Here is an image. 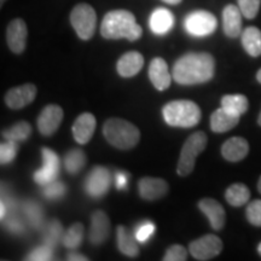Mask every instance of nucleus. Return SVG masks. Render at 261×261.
I'll return each mask as SVG.
<instances>
[{
  "label": "nucleus",
  "mask_w": 261,
  "mask_h": 261,
  "mask_svg": "<svg viewBox=\"0 0 261 261\" xmlns=\"http://www.w3.org/2000/svg\"><path fill=\"white\" fill-rule=\"evenodd\" d=\"M169 191L168 182L162 178L144 177L138 181V192L146 201H155L165 197Z\"/></svg>",
  "instance_id": "obj_14"
},
{
  "label": "nucleus",
  "mask_w": 261,
  "mask_h": 261,
  "mask_svg": "<svg viewBox=\"0 0 261 261\" xmlns=\"http://www.w3.org/2000/svg\"><path fill=\"white\" fill-rule=\"evenodd\" d=\"M162 2H165L166 4L169 5H177L179 3H181V0H162Z\"/></svg>",
  "instance_id": "obj_42"
},
{
  "label": "nucleus",
  "mask_w": 261,
  "mask_h": 261,
  "mask_svg": "<svg viewBox=\"0 0 261 261\" xmlns=\"http://www.w3.org/2000/svg\"><path fill=\"white\" fill-rule=\"evenodd\" d=\"M155 226L151 223H145L142 226H139L138 230L136 232V238L138 240V242H146L149 240L150 236L154 233Z\"/></svg>",
  "instance_id": "obj_39"
},
{
  "label": "nucleus",
  "mask_w": 261,
  "mask_h": 261,
  "mask_svg": "<svg viewBox=\"0 0 261 261\" xmlns=\"http://www.w3.org/2000/svg\"><path fill=\"white\" fill-rule=\"evenodd\" d=\"M187 259L188 250L181 244H174V246L169 247L163 256V261H185Z\"/></svg>",
  "instance_id": "obj_35"
},
{
  "label": "nucleus",
  "mask_w": 261,
  "mask_h": 261,
  "mask_svg": "<svg viewBox=\"0 0 261 261\" xmlns=\"http://www.w3.org/2000/svg\"><path fill=\"white\" fill-rule=\"evenodd\" d=\"M41 155L42 167L34 173V180L39 185L45 187L56 180L58 172H60V158L56 152L48 148H42Z\"/></svg>",
  "instance_id": "obj_10"
},
{
  "label": "nucleus",
  "mask_w": 261,
  "mask_h": 261,
  "mask_svg": "<svg viewBox=\"0 0 261 261\" xmlns=\"http://www.w3.org/2000/svg\"><path fill=\"white\" fill-rule=\"evenodd\" d=\"M163 119L167 125L180 128H191L201 121V109L192 100H172L162 109Z\"/></svg>",
  "instance_id": "obj_4"
},
{
  "label": "nucleus",
  "mask_w": 261,
  "mask_h": 261,
  "mask_svg": "<svg viewBox=\"0 0 261 261\" xmlns=\"http://www.w3.org/2000/svg\"><path fill=\"white\" fill-rule=\"evenodd\" d=\"M257 253H259L260 256H261V242H260L259 246H257Z\"/></svg>",
  "instance_id": "obj_45"
},
{
  "label": "nucleus",
  "mask_w": 261,
  "mask_h": 261,
  "mask_svg": "<svg viewBox=\"0 0 261 261\" xmlns=\"http://www.w3.org/2000/svg\"><path fill=\"white\" fill-rule=\"evenodd\" d=\"M117 248L120 253H122L126 256H137L139 254L138 240L136 236H132V233L122 225L117 226Z\"/></svg>",
  "instance_id": "obj_24"
},
{
  "label": "nucleus",
  "mask_w": 261,
  "mask_h": 261,
  "mask_svg": "<svg viewBox=\"0 0 261 261\" xmlns=\"http://www.w3.org/2000/svg\"><path fill=\"white\" fill-rule=\"evenodd\" d=\"M102 37L110 40L127 39L136 41L142 38L143 29L137 23L135 15L127 10H114L104 16L100 25Z\"/></svg>",
  "instance_id": "obj_2"
},
{
  "label": "nucleus",
  "mask_w": 261,
  "mask_h": 261,
  "mask_svg": "<svg viewBox=\"0 0 261 261\" xmlns=\"http://www.w3.org/2000/svg\"><path fill=\"white\" fill-rule=\"evenodd\" d=\"M97 121L94 115L91 113H84L75 120L71 132L75 142L79 144H87L94 135Z\"/></svg>",
  "instance_id": "obj_16"
},
{
  "label": "nucleus",
  "mask_w": 261,
  "mask_h": 261,
  "mask_svg": "<svg viewBox=\"0 0 261 261\" xmlns=\"http://www.w3.org/2000/svg\"><path fill=\"white\" fill-rule=\"evenodd\" d=\"M149 79L158 91H165L171 86L172 76L168 65L161 57H155L149 65Z\"/></svg>",
  "instance_id": "obj_18"
},
{
  "label": "nucleus",
  "mask_w": 261,
  "mask_h": 261,
  "mask_svg": "<svg viewBox=\"0 0 261 261\" xmlns=\"http://www.w3.org/2000/svg\"><path fill=\"white\" fill-rule=\"evenodd\" d=\"M110 220L102 211H96L91 217L90 242L93 246H100L109 238Z\"/></svg>",
  "instance_id": "obj_15"
},
{
  "label": "nucleus",
  "mask_w": 261,
  "mask_h": 261,
  "mask_svg": "<svg viewBox=\"0 0 261 261\" xmlns=\"http://www.w3.org/2000/svg\"><path fill=\"white\" fill-rule=\"evenodd\" d=\"M185 29L194 37H207L214 33L218 22L213 14L208 11H194L185 18Z\"/></svg>",
  "instance_id": "obj_7"
},
{
  "label": "nucleus",
  "mask_w": 261,
  "mask_h": 261,
  "mask_svg": "<svg viewBox=\"0 0 261 261\" xmlns=\"http://www.w3.org/2000/svg\"><path fill=\"white\" fill-rule=\"evenodd\" d=\"M257 123H259V126H261V112H260L259 117H257Z\"/></svg>",
  "instance_id": "obj_46"
},
{
  "label": "nucleus",
  "mask_w": 261,
  "mask_h": 261,
  "mask_svg": "<svg viewBox=\"0 0 261 261\" xmlns=\"http://www.w3.org/2000/svg\"><path fill=\"white\" fill-rule=\"evenodd\" d=\"M223 241L215 234H204L192 241L189 246L190 254L196 260L207 261L218 256L223 250Z\"/></svg>",
  "instance_id": "obj_8"
},
{
  "label": "nucleus",
  "mask_w": 261,
  "mask_h": 261,
  "mask_svg": "<svg viewBox=\"0 0 261 261\" xmlns=\"http://www.w3.org/2000/svg\"><path fill=\"white\" fill-rule=\"evenodd\" d=\"M6 2V0H0V5H2L3 6V4H4V3Z\"/></svg>",
  "instance_id": "obj_47"
},
{
  "label": "nucleus",
  "mask_w": 261,
  "mask_h": 261,
  "mask_svg": "<svg viewBox=\"0 0 261 261\" xmlns=\"http://www.w3.org/2000/svg\"><path fill=\"white\" fill-rule=\"evenodd\" d=\"M223 28L228 38H237L242 33V12L236 5H226L223 11Z\"/></svg>",
  "instance_id": "obj_21"
},
{
  "label": "nucleus",
  "mask_w": 261,
  "mask_h": 261,
  "mask_svg": "<svg viewBox=\"0 0 261 261\" xmlns=\"http://www.w3.org/2000/svg\"><path fill=\"white\" fill-rule=\"evenodd\" d=\"M240 117L238 115L227 112L223 107L217 109L211 116V128L215 133H224L227 130L232 129L240 123Z\"/></svg>",
  "instance_id": "obj_22"
},
{
  "label": "nucleus",
  "mask_w": 261,
  "mask_h": 261,
  "mask_svg": "<svg viewBox=\"0 0 261 261\" xmlns=\"http://www.w3.org/2000/svg\"><path fill=\"white\" fill-rule=\"evenodd\" d=\"M257 190H259V192L261 194V177L259 179V181H257Z\"/></svg>",
  "instance_id": "obj_44"
},
{
  "label": "nucleus",
  "mask_w": 261,
  "mask_h": 261,
  "mask_svg": "<svg viewBox=\"0 0 261 261\" xmlns=\"http://www.w3.org/2000/svg\"><path fill=\"white\" fill-rule=\"evenodd\" d=\"M68 260H73V261H87L89 257H86L85 255H81L79 253H69L68 254Z\"/></svg>",
  "instance_id": "obj_41"
},
{
  "label": "nucleus",
  "mask_w": 261,
  "mask_h": 261,
  "mask_svg": "<svg viewBox=\"0 0 261 261\" xmlns=\"http://www.w3.org/2000/svg\"><path fill=\"white\" fill-rule=\"evenodd\" d=\"M52 249H54V248L44 244L42 247H39L37 249L33 250V252L28 255L27 260H35V261L52 260L54 259V250Z\"/></svg>",
  "instance_id": "obj_37"
},
{
  "label": "nucleus",
  "mask_w": 261,
  "mask_h": 261,
  "mask_svg": "<svg viewBox=\"0 0 261 261\" xmlns=\"http://www.w3.org/2000/svg\"><path fill=\"white\" fill-rule=\"evenodd\" d=\"M225 198H226L227 203L232 207H242L249 201L250 191L247 185L242 184V182H236V184H232L226 189Z\"/></svg>",
  "instance_id": "obj_26"
},
{
  "label": "nucleus",
  "mask_w": 261,
  "mask_h": 261,
  "mask_svg": "<svg viewBox=\"0 0 261 261\" xmlns=\"http://www.w3.org/2000/svg\"><path fill=\"white\" fill-rule=\"evenodd\" d=\"M215 60L207 52H190L175 62L173 79L180 85H197L213 79Z\"/></svg>",
  "instance_id": "obj_1"
},
{
  "label": "nucleus",
  "mask_w": 261,
  "mask_h": 261,
  "mask_svg": "<svg viewBox=\"0 0 261 261\" xmlns=\"http://www.w3.org/2000/svg\"><path fill=\"white\" fill-rule=\"evenodd\" d=\"M249 154V144L242 137H232L221 146V155L226 161L240 162Z\"/></svg>",
  "instance_id": "obj_19"
},
{
  "label": "nucleus",
  "mask_w": 261,
  "mask_h": 261,
  "mask_svg": "<svg viewBox=\"0 0 261 261\" xmlns=\"http://www.w3.org/2000/svg\"><path fill=\"white\" fill-rule=\"evenodd\" d=\"M242 45L252 57L261 56V31L256 27H248L242 33Z\"/></svg>",
  "instance_id": "obj_25"
},
{
  "label": "nucleus",
  "mask_w": 261,
  "mask_h": 261,
  "mask_svg": "<svg viewBox=\"0 0 261 261\" xmlns=\"http://www.w3.org/2000/svg\"><path fill=\"white\" fill-rule=\"evenodd\" d=\"M37 93L38 89L35 85H22V86L14 87V89L8 91V93L5 94V103L12 110L23 109L24 107L34 102Z\"/></svg>",
  "instance_id": "obj_12"
},
{
  "label": "nucleus",
  "mask_w": 261,
  "mask_h": 261,
  "mask_svg": "<svg viewBox=\"0 0 261 261\" xmlns=\"http://www.w3.org/2000/svg\"><path fill=\"white\" fill-rule=\"evenodd\" d=\"M143 65H144V57L142 56V54L137 51H129L120 57V60L117 61L116 69L120 76L132 77L142 70Z\"/></svg>",
  "instance_id": "obj_20"
},
{
  "label": "nucleus",
  "mask_w": 261,
  "mask_h": 261,
  "mask_svg": "<svg viewBox=\"0 0 261 261\" xmlns=\"http://www.w3.org/2000/svg\"><path fill=\"white\" fill-rule=\"evenodd\" d=\"M261 0H238V8L244 17L253 19L260 10Z\"/></svg>",
  "instance_id": "obj_33"
},
{
  "label": "nucleus",
  "mask_w": 261,
  "mask_h": 261,
  "mask_svg": "<svg viewBox=\"0 0 261 261\" xmlns=\"http://www.w3.org/2000/svg\"><path fill=\"white\" fill-rule=\"evenodd\" d=\"M221 107L234 115H243L248 110L249 102L243 94H226L221 98Z\"/></svg>",
  "instance_id": "obj_27"
},
{
  "label": "nucleus",
  "mask_w": 261,
  "mask_h": 261,
  "mask_svg": "<svg viewBox=\"0 0 261 261\" xmlns=\"http://www.w3.org/2000/svg\"><path fill=\"white\" fill-rule=\"evenodd\" d=\"M198 208L208 218L212 227L215 231H219L225 226V223H226V213H225L223 205L218 201H215L214 198H202L198 202Z\"/></svg>",
  "instance_id": "obj_17"
},
{
  "label": "nucleus",
  "mask_w": 261,
  "mask_h": 261,
  "mask_svg": "<svg viewBox=\"0 0 261 261\" xmlns=\"http://www.w3.org/2000/svg\"><path fill=\"white\" fill-rule=\"evenodd\" d=\"M65 194V185L60 181H52L50 184L45 185L44 195L48 200H58Z\"/></svg>",
  "instance_id": "obj_36"
},
{
  "label": "nucleus",
  "mask_w": 261,
  "mask_h": 261,
  "mask_svg": "<svg viewBox=\"0 0 261 261\" xmlns=\"http://www.w3.org/2000/svg\"><path fill=\"white\" fill-rule=\"evenodd\" d=\"M70 23L81 40H90L96 32V11L86 3L77 4L70 12Z\"/></svg>",
  "instance_id": "obj_6"
},
{
  "label": "nucleus",
  "mask_w": 261,
  "mask_h": 261,
  "mask_svg": "<svg viewBox=\"0 0 261 261\" xmlns=\"http://www.w3.org/2000/svg\"><path fill=\"white\" fill-rule=\"evenodd\" d=\"M208 143L207 135L202 130L195 132L187 139L181 148L180 156H179V161L177 166V173L180 177H188L191 174L195 168L196 158L203 152Z\"/></svg>",
  "instance_id": "obj_5"
},
{
  "label": "nucleus",
  "mask_w": 261,
  "mask_h": 261,
  "mask_svg": "<svg viewBox=\"0 0 261 261\" xmlns=\"http://www.w3.org/2000/svg\"><path fill=\"white\" fill-rule=\"evenodd\" d=\"M256 79H257V81H259V83L261 84V69L256 73Z\"/></svg>",
  "instance_id": "obj_43"
},
{
  "label": "nucleus",
  "mask_w": 261,
  "mask_h": 261,
  "mask_svg": "<svg viewBox=\"0 0 261 261\" xmlns=\"http://www.w3.org/2000/svg\"><path fill=\"white\" fill-rule=\"evenodd\" d=\"M27 24L23 19L16 18L10 22L8 31H6V41H8L10 50L16 55L22 54L27 45Z\"/></svg>",
  "instance_id": "obj_13"
},
{
  "label": "nucleus",
  "mask_w": 261,
  "mask_h": 261,
  "mask_svg": "<svg viewBox=\"0 0 261 261\" xmlns=\"http://www.w3.org/2000/svg\"><path fill=\"white\" fill-rule=\"evenodd\" d=\"M17 142L6 140V142L2 143V146H0V162H2V165H6V163L14 161L16 155H17Z\"/></svg>",
  "instance_id": "obj_32"
},
{
  "label": "nucleus",
  "mask_w": 261,
  "mask_h": 261,
  "mask_svg": "<svg viewBox=\"0 0 261 261\" xmlns=\"http://www.w3.org/2000/svg\"><path fill=\"white\" fill-rule=\"evenodd\" d=\"M86 154L80 149H73L64 158V168L69 174H77L86 165Z\"/></svg>",
  "instance_id": "obj_28"
},
{
  "label": "nucleus",
  "mask_w": 261,
  "mask_h": 261,
  "mask_svg": "<svg viewBox=\"0 0 261 261\" xmlns=\"http://www.w3.org/2000/svg\"><path fill=\"white\" fill-rule=\"evenodd\" d=\"M247 219L256 227H261V200H254L248 204L246 211Z\"/></svg>",
  "instance_id": "obj_34"
},
{
  "label": "nucleus",
  "mask_w": 261,
  "mask_h": 261,
  "mask_svg": "<svg viewBox=\"0 0 261 261\" xmlns=\"http://www.w3.org/2000/svg\"><path fill=\"white\" fill-rule=\"evenodd\" d=\"M110 184H112L110 172L106 167L96 166L87 175L85 181V190L91 197L99 198L109 191Z\"/></svg>",
  "instance_id": "obj_9"
},
{
  "label": "nucleus",
  "mask_w": 261,
  "mask_h": 261,
  "mask_svg": "<svg viewBox=\"0 0 261 261\" xmlns=\"http://www.w3.org/2000/svg\"><path fill=\"white\" fill-rule=\"evenodd\" d=\"M84 238V226L83 224L75 223L65 231L62 238V243L68 249H75L83 242Z\"/></svg>",
  "instance_id": "obj_30"
},
{
  "label": "nucleus",
  "mask_w": 261,
  "mask_h": 261,
  "mask_svg": "<svg viewBox=\"0 0 261 261\" xmlns=\"http://www.w3.org/2000/svg\"><path fill=\"white\" fill-rule=\"evenodd\" d=\"M103 135L110 145L119 150L133 149L140 140L138 127L117 117L107 120L103 126Z\"/></svg>",
  "instance_id": "obj_3"
},
{
  "label": "nucleus",
  "mask_w": 261,
  "mask_h": 261,
  "mask_svg": "<svg viewBox=\"0 0 261 261\" xmlns=\"http://www.w3.org/2000/svg\"><path fill=\"white\" fill-rule=\"evenodd\" d=\"M126 175L123 174V173H119L116 177V185H117V189H123L126 187Z\"/></svg>",
  "instance_id": "obj_40"
},
{
  "label": "nucleus",
  "mask_w": 261,
  "mask_h": 261,
  "mask_svg": "<svg viewBox=\"0 0 261 261\" xmlns=\"http://www.w3.org/2000/svg\"><path fill=\"white\" fill-rule=\"evenodd\" d=\"M63 109L57 104H48L41 110L38 117V129L42 136L50 137L57 132L63 121Z\"/></svg>",
  "instance_id": "obj_11"
},
{
  "label": "nucleus",
  "mask_w": 261,
  "mask_h": 261,
  "mask_svg": "<svg viewBox=\"0 0 261 261\" xmlns=\"http://www.w3.org/2000/svg\"><path fill=\"white\" fill-rule=\"evenodd\" d=\"M63 227H62L61 223L58 220H52L50 224L47 225L46 228L44 231V243L46 246L55 248L57 246V243L62 241L63 238Z\"/></svg>",
  "instance_id": "obj_31"
},
{
  "label": "nucleus",
  "mask_w": 261,
  "mask_h": 261,
  "mask_svg": "<svg viewBox=\"0 0 261 261\" xmlns=\"http://www.w3.org/2000/svg\"><path fill=\"white\" fill-rule=\"evenodd\" d=\"M32 135V126L27 121H21L16 123L9 129L3 132V137L6 140H14V142H24Z\"/></svg>",
  "instance_id": "obj_29"
},
{
  "label": "nucleus",
  "mask_w": 261,
  "mask_h": 261,
  "mask_svg": "<svg viewBox=\"0 0 261 261\" xmlns=\"http://www.w3.org/2000/svg\"><path fill=\"white\" fill-rule=\"evenodd\" d=\"M174 24V17L169 10L165 8L156 9L150 16L149 27L156 35H163L171 31Z\"/></svg>",
  "instance_id": "obj_23"
},
{
  "label": "nucleus",
  "mask_w": 261,
  "mask_h": 261,
  "mask_svg": "<svg viewBox=\"0 0 261 261\" xmlns=\"http://www.w3.org/2000/svg\"><path fill=\"white\" fill-rule=\"evenodd\" d=\"M25 212H27V215L31 220V223L35 226L41 224L42 221V212L38 204L35 203H29L27 207H25Z\"/></svg>",
  "instance_id": "obj_38"
}]
</instances>
